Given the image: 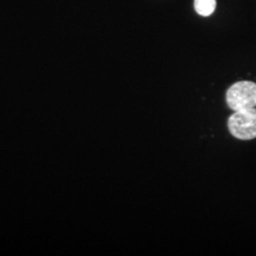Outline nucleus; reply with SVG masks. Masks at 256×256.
Instances as JSON below:
<instances>
[{"mask_svg":"<svg viewBox=\"0 0 256 256\" xmlns=\"http://www.w3.org/2000/svg\"><path fill=\"white\" fill-rule=\"evenodd\" d=\"M227 106L234 111L256 108V84L240 81L234 84L226 93Z\"/></svg>","mask_w":256,"mask_h":256,"instance_id":"f257e3e1","label":"nucleus"},{"mask_svg":"<svg viewBox=\"0 0 256 256\" xmlns=\"http://www.w3.org/2000/svg\"><path fill=\"white\" fill-rule=\"evenodd\" d=\"M228 129L232 136L241 140L256 138V108L234 111L228 120Z\"/></svg>","mask_w":256,"mask_h":256,"instance_id":"f03ea898","label":"nucleus"},{"mask_svg":"<svg viewBox=\"0 0 256 256\" xmlns=\"http://www.w3.org/2000/svg\"><path fill=\"white\" fill-rule=\"evenodd\" d=\"M194 10L202 16H209L216 7V0H194Z\"/></svg>","mask_w":256,"mask_h":256,"instance_id":"7ed1b4c3","label":"nucleus"}]
</instances>
